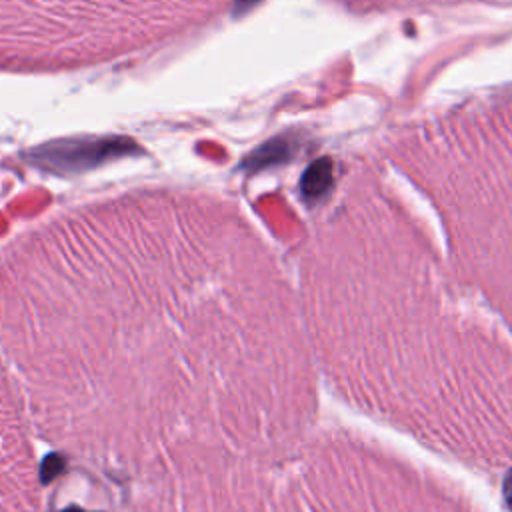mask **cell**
<instances>
[{"mask_svg": "<svg viewBox=\"0 0 512 512\" xmlns=\"http://www.w3.org/2000/svg\"><path fill=\"white\" fill-rule=\"evenodd\" d=\"M504 500H506L508 508L512 510V470L504 478Z\"/></svg>", "mask_w": 512, "mask_h": 512, "instance_id": "7a4b0ae2", "label": "cell"}, {"mask_svg": "<svg viewBox=\"0 0 512 512\" xmlns=\"http://www.w3.org/2000/svg\"><path fill=\"white\" fill-rule=\"evenodd\" d=\"M0 512H36L34 460L18 396L0 360Z\"/></svg>", "mask_w": 512, "mask_h": 512, "instance_id": "6da1fadb", "label": "cell"}]
</instances>
